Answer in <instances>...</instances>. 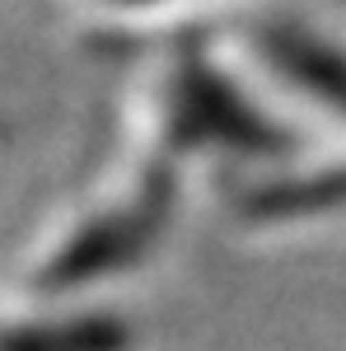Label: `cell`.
I'll return each instance as SVG.
<instances>
[{
	"label": "cell",
	"mask_w": 346,
	"mask_h": 351,
	"mask_svg": "<svg viewBox=\"0 0 346 351\" xmlns=\"http://www.w3.org/2000/svg\"><path fill=\"white\" fill-rule=\"evenodd\" d=\"M132 332L108 314H75L47 324L0 328V351H127Z\"/></svg>",
	"instance_id": "obj_1"
}]
</instances>
